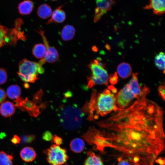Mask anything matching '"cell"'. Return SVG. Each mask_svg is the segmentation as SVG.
<instances>
[{
    "mask_svg": "<svg viewBox=\"0 0 165 165\" xmlns=\"http://www.w3.org/2000/svg\"><path fill=\"white\" fill-rule=\"evenodd\" d=\"M163 115L156 102L136 100L98 122L100 129L93 128L90 143L101 152L114 149L134 165H153L165 149Z\"/></svg>",
    "mask_w": 165,
    "mask_h": 165,
    "instance_id": "obj_1",
    "label": "cell"
},
{
    "mask_svg": "<svg viewBox=\"0 0 165 165\" xmlns=\"http://www.w3.org/2000/svg\"><path fill=\"white\" fill-rule=\"evenodd\" d=\"M83 109L76 105H62L58 112L60 122L63 127L68 130H74L79 128L82 123L84 116Z\"/></svg>",
    "mask_w": 165,
    "mask_h": 165,
    "instance_id": "obj_2",
    "label": "cell"
},
{
    "mask_svg": "<svg viewBox=\"0 0 165 165\" xmlns=\"http://www.w3.org/2000/svg\"><path fill=\"white\" fill-rule=\"evenodd\" d=\"M116 90L113 86L104 90L99 94L97 98L94 96V111L101 116H105L112 111L118 110L116 105Z\"/></svg>",
    "mask_w": 165,
    "mask_h": 165,
    "instance_id": "obj_3",
    "label": "cell"
},
{
    "mask_svg": "<svg viewBox=\"0 0 165 165\" xmlns=\"http://www.w3.org/2000/svg\"><path fill=\"white\" fill-rule=\"evenodd\" d=\"M45 62L43 58L38 62L24 59L19 63L17 74L24 82L33 83L38 79L39 74L44 73L42 66Z\"/></svg>",
    "mask_w": 165,
    "mask_h": 165,
    "instance_id": "obj_4",
    "label": "cell"
},
{
    "mask_svg": "<svg viewBox=\"0 0 165 165\" xmlns=\"http://www.w3.org/2000/svg\"><path fill=\"white\" fill-rule=\"evenodd\" d=\"M22 23L21 19H17L15 27L11 29L8 28L0 23V48L4 45H16L19 40H26L24 32L21 30Z\"/></svg>",
    "mask_w": 165,
    "mask_h": 165,
    "instance_id": "obj_5",
    "label": "cell"
},
{
    "mask_svg": "<svg viewBox=\"0 0 165 165\" xmlns=\"http://www.w3.org/2000/svg\"><path fill=\"white\" fill-rule=\"evenodd\" d=\"M88 67L91 72V76L87 77V87L90 88L97 85H107L109 81V76L105 68L92 61Z\"/></svg>",
    "mask_w": 165,
    "mask_h": 165,
    "instance_id": "obj_6",
    "label": "cell"
},
{
    "mask_svg": "<svg viewBox=\"0 0 165 165\" xmlns=\"http://www.w3.org/2000/svg\"><path fill=\"white\" fill-rule=\"evenodd\" d=\"M46 160L51 165H62L68 160V157L65 149L55 144L44 151Z\"/></svg>",
    "mask_w": 165,
    "mask_h": 165,
    "instance_id": "obj_7",
    "label": "cell"
},
{
    "mask_svg": "<svg viewBox=\"0 0 165 165\" xmlns=\"http://www.w3.org/2000/svg\"><path fill=\"white\" fill-rule=\"evenodd\" d=\"M116 105L118 110L127 107L135 98V95L127 84L116 95Z\"/></svg>",
    "mask_w": 165,
    "mask_h": 165,
    "instance_id": "obj_8",
    "label": "cell"
},
{
    "mask_svg": "<svg viewBox=\"0 0 165 165\" xmlns=\"http://www.w3.org/2000/svg\"><path fill=\"white\" fill-rule=\"evenodd\" d=\"M138 73H133L132 77L127 84L134 94L135 98L139 101H143L146 99V96L149 90L146 86L143 87L139 83L137 77Z\"/></svg>",
    "mask_w": 165,
    "mask_h": 165,
    "instance_id": "obj_9",
    "label": "cell"
},
{
    "mask_svg": "<svg viewBox=\"0 0 165 165\" xmlns=\"http://www.w3.org/2000/svg\"><path fill=\"white\" fill-rule=\"evenodd\" d=\"M15 107L22 111L27 112L31 116L36 117L40 113L39 106L36 105V103L28 100V97L25 99L20 97L14 100Z\"/></svg>",
    "mask_w": 165,
    "mask_h": 165,
    "instance_id": "obj_10",
    "label": "cell"
},
{
    "mask_svg": "<svg viewBox=\"0 0 165 165\" xmlns=\"http://www.w3.org/2000/svg\"><path fill=\"white\" fill-rule=\"evenodd\" d=\"M41 35L45 45L46 52L43 58L46 62L53 63L57 61L59 59V54L57 50L53 47L50 46L44 34V31L39 29L36 31Z\"/></svg>",
    "mask_w": 165,
    "mask_h": 165,
    "instance_id": "obj_11",
    "label": "cell"
},
{
    "mask_svg": "<svg viewBox=\"0 0 165 165\" xmlns=\"http://www.w3.org/2000/svg\"><path fill=\"white\" fill-rule=\"evenodd\" d=\"M97 7L95 9L94 22L98 21L101 16L110 10L114 3L113 0H96Z\"/></svg>",
    "mask_w": 165,
    "mask_h": 165,
    "instance_id": "obj_12",
    "label": "cell"
},
{
    "mask_svg": "<svg viewBox=\"0 0 165 165\" xmlns=\"http://www.w3.org/2000/svg\"><path fill=\"white\" fill-rule=\"evenodd\" d=\"M165 0H149V3L145 6V9H152L154 13L161 15L165 13Z\"/></svg>",
    "mask_w": 165,
    "mask_h": 165,
    "instance_id": "obj_13",
    "label": "cell"
},
{
    "mask_svg": "<svg viewBox=\"0 0 165 165\" xmlns=\"http://www.w3.org/2000/svg\"><path fill=\"white\" fill-rule=\"evenodd\" d=\"M63 5L59 6L53 12L50 19L46 23L47 24L52 23H60L64 21L66 18V14L65 12L61 9Z\"/></svg>",
    "mask_w": 165,
    "mask_h": 165,
    "instance_id": "obj_14",
    "label": "cell"
},
{
    "mask_svg": "<svg viewBox=\"0 0 165 165\" xmlns=\"http://www.w3.org/2000/svg\"><path fill=\"white\" fill-rule=\"evenodd\" d=\"M15 110V105L9 101L3 102L0 106V114L4 117L10 116L14 113Z\"/></svg>",
    "mask_w": 165,
    "mask_h": 165,
    "instance_id": "obj_15",
    "label": "cell"
},
{
    "mask_svg": "<svg viewBox=\"0 0 165 165\" xmlns=\"http://www.w3.org/2000/svg\"><path fill=\"white\" fill-rule=\"evenodd\" d=\"M20 155L23 161L26 162H30L35 159L36 156V153L32 148L25 147L21 150Z\"/></svg>",
    "mask_w": 165,
    "mask_h": 165,
    "instance_id": "obj_16",
    "label": "cell"
},
{
    "mask_svg": "<svg viewBox=\"0 0 165 165\" xmlns=\"http://www.w3.org/2000/svg\"><path fill=\"white\" fill-rule=\"evenodd\" d=\"M117 70L119 76L123 79L129 77L132 73V69L130 64L125 62L120 64L117 67Z\"/></svg>",
    "mask_w": 165,
    "mask_h": 165,
    "instance_id": "obj_17",
    "label": "cell"
},
{
    "mask_svg": "<svg viewBox=\"0 0 165 165\" xmlns=\"http://www.w3.org/2000/svg\"><path fill=\"white\" fill-rule=\"evenodd\" d=\"M34 6V3L32 1L29 0L24 1L18 5L19 12L22 15L28 14L32 11Z\"/></svg>",
    "mask_w": 165,
    "mask_h": 165,
    "instance_id": "obj_18",
    "label": "cell"
},
{
    "mask_svg": "<svg viewBox=\"0 0 165 165\" xmlns=\"http://www.w3.org/2000/svg\"><path fill=\"white\" fill-rule=\"evenodd\" d=\"M75 29L72 26L66 25L64 26L61 33V38L64 41L72 39L75 34Z\"/></svg>",
    "mask_w": 165,
    "mask_h": 165,
    "instance_id": "obj_19",
    "label": "cell"
},
{
    "mask_svg": "<svg viewBox=\"0 0 165 165\" xmlns=\"http://www.w3.org/2000/svg\"><path fill=\"white\" fill-rule=\"evenodd\" d=\"M70 146L72 152L75 153H79L82 152L84 150L85 143L82 139L76 138L71 141Z\"/></svg>",
    "mask_w": 165,
    "mask_h": 165,
    "instance_id": "obj_20",
    "label": "cell"
},
{
    "mask_svg": "<svg viewBox=\"0 0 165 165\" xmlns=\"http://www.w3.org/2000/svg\"><path fill=\"white\" fill-rule=\"evenodd\" d=\"M52 11L51 7L46 4L41 5L38 8L37 13L38 16L43 19L50 17L52 14Z\"/></svg>",
    "mask_w": 165,
    "mask_h": 165,
    "instance_id": "obj_21",
    "label": "cell"
},
{
    "mask_svg": "<svg viewBox=\"0 0 165 165\" xmlns=\"http://www.w3.org/2000/svg\"><path fill=\"white\" fill-rule=\"evenodd\" d=\"M87 155L84 165H104L101 158L93 152L89 151Z\"/></svg>",
    "mask_w": 165,
    "mask_h": 165,
    "instance_id": "obj_22",
    "label": "cell"
},
{
    "mask_svg": "<svg viewBox=\"0 0 165 165\" xmlns=\"http://www.w3.org/2000/svg\"><path fill=\"white\" fill-rule=\"evenodd\" d=\"M21 89L17 85H12L9 86L6 90V96L11 99H16L20 97Z\"/></svg>",
    "mask_w": 165,
    "mask_h": 165,
    "instance_id": "obj_23",
    "label": "cell"
},
{
    "mask_svg": "<svg viewBox=\"0 0 165 165\" xmlns=\"http://www.w3.org/2000/svg\"><path fill=\"white\" fill-rule=\"evenodd\" d=\"M46 52L45 45L42 43H38L35 45L33 47L32 53L34 56L38 59L44 58Z\"/></svg>",
    "mask_w": 165,
    "mask_h": 165,
    "instance_id": "obj_24",
    "label": "cell"
},
{
    "mask_svg": "<svg viewBox=\"0 0 165 165\" xmlns=\"http://www.w3.org/2000/svg\"><path fill=\"white\" fill-rule=\"evenodd\" d=\"M13 158L11 155L7 154L3 151H0V165H13Z\"/></svg>",
    "mask_w": 165,
    "mask_h": 165,
    "instance_id": "obj_25",
    "label": "cell"
},
{
    "mask_svg": "<svg viewBox=\"0 0 165 165\" xmlns=\"http://www.w3.org/2000/svg\"><path fill=\"white\" fill-rule=\"evenodd\" d=\"M165 58L164 53L160 52L155 57V63L156 66L160 69L165 70Z\"/></svg>",
    "mask_w": 165,
    "mask_h": 165,
    "instance_id": "obj_26",
    "label": "cell"
},
{
    "mask_svg": "<svg viewBox=\"0 0 165 165\" xmlns=\"http://www.w3.org/2000/svg\"><path fill=\"white\" fill-rule=\"evenodd\" d=\"M7 74L3 68H0V85L6 82L7 79Z\"/></svg>",
    "mask_w": 165,
    "mask_h": 165,
    "instance_id": "obj_27",
    "label": "cell"
},
{
    "mask_svg": "<svg viewBox=\"0 0 165 165\" xmlns=\"http://www.w3.org/2000/svg\"><path fill=\"white\" fill-rule=\"evenodd\" d=\"M35 139V136L34 135H29L23 136L21 140L24 143H30Z\"/></svg>",
    "mask_w": 165,
    "mask_h": 165,
    "instance_id": "obj_28",
    "label": "cell"
},
{
    "mask_svg": "<svg viewBox=\"0 0 165 165\" xmlns=\"http://www.w3.org/2000/svg\"><path fill=\"white\" fill-rule=\"evenodd\" d=\"M158 90L160 96L163 101H164L165 94L164 85L162 84L160 85L158 88Z\"/></svg>",
    "mask_w": 165,
    "mask_h": 165,
    "instance_id": "obj_29",
    "label": "cell"
},
{
    "mask_svg": "<svg viewBox=\"0 0 165 165\" xmlns=\"http://www.w3.org/2000/svg\"><path fill=\"white\" fill-rule=\"evenodd\" d=\"M52 141L53 143L55 144V145L59 146L63 142L62 139L60 137L55 135H53Z\"/></svg>",
    "mask_w": 165,
    "mask_h": 165,
    "instance_id": "obj_30",
    "label": "cell"
},
{
    "mask_svg": "<svg viewBox=\"0 0 165 165\" xmlns=\"http://www.w3.org/2000/svg\"><path fill=\"white\" fill-rule=\"evenodd\" d=\"M53 135L51 133L48 131L45 132L43 134L42 138L46 141L52 140Z\"/></svg>",
    "mask_w": 165,
    "mask_h": 165,
    "instance_id": "obj_31",
    "label": "cell"
},
{
    "mask_svg": "<svg viewBox=\"0 0 165 165\" xmlns=\"http://www.w3.org/2000/svg\"><path fill=\"white\" fill-rule=\"evenodd\" d=\"M6 97V94L5 90L0 88V104L4 101Z\"/></svg>",
    "mask_w": 165,
    "mask_h": 165,
    "instance_id": "obj_32",
    "label": "cell"
},
{
    "mask_svg": "<svg viewBox=\"0 0 165 165\" xmlns=\"http://www.w3.org/2000/svg\"><path fill=\"white\" fill-rule=\"evenodd\" d=\"M118 160V165H134L124 159L119 158Z\"/></svg>",
    "mask_w": 165,
    "mask_h": 165,
    "instance_id": "obj_33",
    "label": "cell"
},
{
    "mask_svg": "<svg viewBox=\"0 0 165 165\" xmlns=\"http://www.w3.org/2000/svg\"><path fill=\"white\" fill-rule=\"evenodd\" d=\"M21 139L17 135H14L11 139V141L14 144H16L20 143Z\"/></svg>",
    "mask_w": 165,
    "mask_h": 165,
    "instance_id": "obj_34",
    "label": "cell"
},
{
    "mask_svg": "<svg viewBox=\"0 0 165 165\" xmlns=\"http://www.w3.org/2000/svg\"><path fill=\"white\" fill-rule=\"evenodd\" d=\"M118 78L117 73L116 72L111 77L109 81L112 84H116L117 82Z\"/></svg>",
    "mask_w": 165,
    "mask_h": 165,
    "instance_id": "obj_35",
    "label": "cell"
},
{
    "mask_svg": "<svg viewBox=\"0 0 165 165\" xmlns=\"http://www.w3.org/2000/svg\"><path fill=\"white\" fill-rule=\"evenodd\" d=\"M155 162L159 163L160 165H164L165 160L163 158H159L157 159L156 160Z\"/></svg>",
    "mask_w": 165,
    "mask_h": 165,
    "instance_id": "obj_36",
    "label": "cell"
},
{
    "mask_svg": "<svg viewBox=\"0 0 165 165\" xmlns=\"http://www.w3.org/2000/svg\"><path fill=\"white\" fill-rule=\"evenodd\" d=\"M24 87L26 88H28L29 87V84L26 83H25L24 84Z\"/></svg>",
    "mask_w": 165,
    "mask_h": 165,
    "instance_id": "obj_37",
    "label": "cell"
},
{
    "mask_svg": "<svg viewBox=\"0 0 165 165\" xmlns=\"http://www.w3.org/2000/svg\"><path fill=\"white\" fill-rule=\"evenodd\" d=\"M106 49L108 50H109L110 49V46L109 45H107L106 46Z\"/></svg>",
    "mask_w": 165,
    "mask_h": 165,
    "instance_id": "obj_38",
    "label": "cell"
},
{
    "mask_svg": "<svg viewBox=\"0 0 165 165\" xmlns=\"http://www.w3.org/2000/svg\"><path fill=\"white\" fill-rule=\"evenodd\" d=\"M53 0V1H56V0Z\"/></svg>",
    "mask_w": 165,
    "mask_h": 165,
    "instance_id": "obj_39",
    "label": "cell"
}]
</instances>
